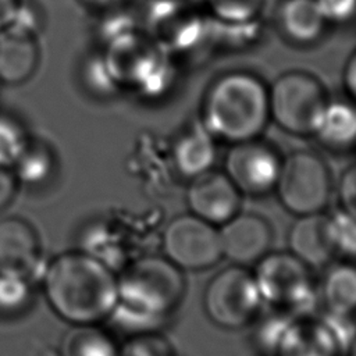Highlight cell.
<instances>
[{
    "label": "cell",
    "mask_w": 356,
    "mask_h": 356,
    "mask_svg": "<svg viewBox=\"0 0 356 356\" xmlns=\"http://www.w3.org/2000/svg\"><path fill=\"white\" fill-rule=\"evenodd\" d=\"M334 192L338 196L341 210L356 220V163L341 174Z\"/></svg>",
    "instance_id": "obj_28"
},
{
    "label": "cell",
    "mask_w": 356,
    "mask_h": 356,
    "mask_svg": "<svg viewBox=\"0 0 356 356\" xmlns=\"http://www.w3.org/2000/svg\"><path fill=\"white\" fill-rule=\"evenodd\" d=\"M321 296L331 314L356 312V267L349 263L331 266L321 282Z\"/></svg>",
    "instance_id": "obj_20"
},
{
    "label": "cell",
    "mask_w": 356,
    "mask_h": 356,
    "mask_svg": "<svg viewBox=\"0 0 356 356\" xmlns=\"http://www.w3.org/2000/svg\"><path fill=\"white\" fill-rule=\"evenodd\" d=\"M167 56L145 32L131 29L107 40L102 67L114 86L154 96L168 82Z\"/></svg>",
    "instance_id": "obj_4"
},
{
    "label": "cell",
    "mask_w": 356,
    "mask_h": 356,
    "mask_svg": "<svg viewBox=\"0 0 356 356\" xmlns=\"http://www.w3.org/2000/svg\"><path fill=\"white\" fill-rule=\"evenodd\" d=\"M18 182L38 185L43 182L51 172L53 156L49 146L42 140H28L11 165Z\"/></svg>",
    "instance_id": "obj_22"
},
{
    "label": "cell",
    "mask_w": 356,
    "mask_h": 356,
    "mask_svg": "<svg viewBox=\"0 0 356 356\" xmlns=\"http://www.w3.org/2000/svg\"><path fill=\"white\" fill-rule=\"evenodd\" d=\"M242 197L225 172L217 168L191 179L186 191L189 213L216 227L241 211Z\"/></svg>",
    "instance_id": "obj_13"
},
{
    "label": "cell",
    "mask_w": 356,
    "mask_h": 356,
    "mask_svg": "<svg viewBox=\"0 0 356 356\" xmlns=\"http://www.w3.org/2000/svg\"><path fill=\"white\" fill-rule=\"evenodd\" d=\"M186 1H189V3H192V4H195V6L203 4V0H186Z\"/></svg>",
    "instance_id": "obj_35"
},
{
    "label": "cell",
    "mask_w": 356,
    "mask_h": 356,
    "mask_svg": "<svg viewBox=\"0 0 356 356\" xmlns=\"http://www.w3.org/2000/svg\"><path fill=\"white\" fill-rule=\"evenodd\" d=\"M331 102L323 81L305 70H289L268 85L270 120L284 132L313 138Z\"/></svg>",
    "instance_id": "obj_5"
},
{
    "label": "cell",
    "mask_w": 356,
    "mask_h": 356,
    "mask_svg": "<svg viewBox=\"0 0 356 356\" xmlns=\"http://www.w3.org/2000/svg\"><path fill=\"white\" fill-rule=\"evenodd\" d=\"M186 0H152L145 15V33L167 54L186 51L207 33L206 18Z\"/></svg>",
    "instance_id": "obj_11"
},
{
    "label": "cell",
    "mask_w": 356,
    "mask_h": 356,
    "mask_svg": "<svg viewBox=\"0 0 356 356\" xmlns=\"http://www.w3.org/2000/svg\"><path fill=\"white\" fill-rule=\"evenodd\" d=\"M261 303L253 273L236 264L218 271L207 282L203 295L209 318L228 330L249 324L256 317Z\"/></svg>",
    "instance_id": "obj_7"
},
{
    "label": "cell",
    "mask_w": 356,
    "mask_h": 356,
    "mask_svg": "<svg viewBox=\"0 0 356 356\" xmlns=\"http://www.w3.org/2000/svg\"><path fill=\"white\" fill-rule=\"evenodd\" d=\"M39 280L49 307L70 325L100 324L115 307V271L83 249L46 260Z\"/></svg>",
    "instance_id": "obj_1"
},
{
    "label": "cell",
    "mask_w": 356,
    "mask_h": 356,
    "mask_svg": "<svg viewBox=\"0 0 356 356\" xmlns=\"http://www.w3.org/2000/svg\"><path fill=\"white\" fill-rule=\"evenodd\" d=\"M96 4H100V6H110V4H114V3H118L121 0H90Z\"/></svg>",
    "instance_id": "obj_34"
},
{
    "label": "cell",
    "mask_w": 356,
    "mask_h": 356,
    "mask_svg": "<svg viewBox=\"0 0 356 356\" xmlns=\"http://www.w3.org/2000/svg\"><path fill=\"white\" fill-rule=\"evenodd\" d=\"M163 250L178 268L204 270L222 257L218 227L192 213L174 217L163 234Z\"/></svg>",
    "instance_id": "obj_10"
},
{
    "label": "cell",
    "mask_w": 356,
    "mask_h": 356,
    "mask_svg": "<svg viewBox=\"0 0 356 356\" xmlns=\"http://www.w3.org/2000/svg\"><path fill=\"white\" fill-rule=\"evenodd\" d=\"M120 356H174L164 339L147 334H136L120 346Z\"/></svg>",
    "instance_id": "obj_27"
},
{
    "label": "cell",
    "mask_w": 356,
    "mask_h": 356,
    "mask_svg": "<svg viewBox=\"0 0 356 356\" xmlns=\"http://www.w3.org/2000/svg\"><path fill=\"white\" fill-rule=\"evenodd\" d=\"M29 138L18 118L0 113V164L13 165Z\"/></svg>",
    "instance_id": "obj_24"
},
{
    "label": "cell",
    "mask_w": 356,
    "mask_h": 356,
    "mask_svg": "<svg viewBox=\"0 0 356 356\" xmlns=\"http://www.w3.org/2000/svg\"><path fill=\"white\" fill-rule=\"evenodd\" d=\"M222 257L236 266L254 264L270 250L273 231L268 221L254 213L239 211L220 225Z\"/></svg>",
    "instance_id": "obj_14"
},
{
    "label": "cell",
    "mask_w": 356,
    "mask_h": 356,
    "mask_svg": "<svg viewBox=\"0 0 356 356\" xmlns=\"http://www.w3.org/2000/svg\"><path fill=\"white\" fill-rule=\"evenodd\" d=\"M288 245L306 266L327 264L335 256L328 214L299 216L288 232Z\"/></svg>",
    "instance_id": "obj_18"
},
{
    "label": "cell",
    "mask_w": 356,
    "mask_h": 356,
    "mask_svg": "<svg viewBox=\"0 0 356 356\" xmlns=\"http://www.w3.org/2000/svg\"><path fill=\"white\" fill-rule=\"evenodd\" d=\"M44 250L36 228L22 217L0 218V274L39 280Z\"/></svg>",
    "instance_id": "obj_12"
},
{
    "label": "cell",
    "mask_w": 356,
    "mask_h": 356,
    "mask_svg": "<svg viewBox=\"0 0 356 356\" xmlns=\"http://www.w3.org/2000/svg\"><path fill=\"white\" fill-rule=\"evenodd\" d=\"M21 7V0H0V28L14 22Z\"/></svg>",
    "instance_id": "obj_32"
},
{
    "label": "cell",
    "mask_w": 356,
    "mask_h": 356,
    "mask_svg": "<svg viewBox=\"0 0 356 356\" xmlns=\"http://www.w3.org/2000/svg\"><path fill=\"white\" fill-rule=\"evenodd\" d=\"M253 273L261 300L278 309H306L314 298L309 266L291 252L267 253Z\"/></svg>",
    "instance_id": "obj_8"
},
{
    "label": "cell",
    "mask_w": 356,
    "mask_h": 356,
    "mask_svg": "<svg viewBox=\"0 0 356 356\" xmlns=\"http://www.w3.org/2000/svg\"><path fill=\"white\" fill-rule=\"evenodd\" d=\"M217 143L199 120L182 128L171 146L177 174L191 181L213 170L217 161Z\"/></svg>",
    "instance_id": "obj_17"
},
{
    "label": "cell",
    "mask_w": 356,
    "mask_h": 356,
    "mask_svg": "<svg viewBox=\"0 0 356 356\" xmlns=\"http://www.w3.org/2000/svg\"><path fill=\"white\" fill-rule=\"evenodd\" d=\"M335 256H356V220L342 210L328 214Z\"/></svg>",
    "instance_id": "obj_26"
},
{
    "label": "cell",
    "mask_w": 356,
    "mask_h": 356,
    "mask_svg": "<svg viewBox=\"0 0 356 356\" xmlns=\"http://www.w3.org/2000/svg\"><path fill=\"white\" fill-rule=\"evenodd\" d=\"M327 22L342 24L355 18L356 0H317Z\"/></svg>",
    "instance_id": "obj_29"
},
{
    "label": "cell",
    "mask_w": 356,
    "mask_h": 356,
    "mask_svg": "<svg viewBox=\"0 0 356 356\" xmlns=\"http://www.w3.org/2000/svg\"><path fill=\"white\" fill-rule=\"evenodd\" d=\"M348 356H356V334H355V337L352 338V341L349 342V346H348Z\"/></svg>",
    "instance_id": "obj_33"
},
{
    "label": "cell",
    "mask_w": 356,
    "mask_h": 356,
    "mask_svg": "<svg viewBox=\"0 0 356 356\" xmlns=\"http://www.w3.org/2000/svg\"><path fill=\"white\" fill-rule=\"evenodd\" d=\"M313 138L332 153L355 152L356 104L349 99L331 100Z\"/></svg>",
    "instance_id": "obj_19"
},
{
    "label": "cell",
    "mask_w": 356,
    "mask_h": 356,
    "mask_svg": "<svg viewBox=\"0 0 356 356\" xmlns=\"http://www.w3.org/2000/svg\"><path fill=\"white\" fill-rule=\"evenodd\" d=\"M39 47L29 24L19 19L0 28V82L21 85L36 71Z\"/></svg>",
    "instance_id": "obj_15"
},
{
    "label": "cell",
    "mask_w": 356,
    "mask_h": 356,
    "mask_svg": "<svg viewBox=\"0 0 356 356\" xmlns=\"http://www.w3.org/2000/svg\"><path fill=\"white\" fill-rule=\"evenodd\" d=\"M60 356H120V346L100 324L71 325L63 337Z\"/></svg>",
    "instance_id": "obj_21"
},
{
    "label": "cell",
    "mask_w": 356,
    "mask_h": 356,
    "mask_svg": "<svg viewBox=\"0 0 356 356\" xmlns=\"http://www.w3.org/2000/svg\"><path fill=\"white\" fill-rule=\"evenodd\" d=\"M335 185L327 161L314 150L298 149L282 157L274 192L296 217L323 213Z\"/></svg>",
    "instance_id": "obj_6"
},
{
    "label": "cell",
    "mask_w": 356,
    "mask_h": 356,
    "mask_svg": "<svg viewBox=\"0 0 356 356\" xmlns=\"http://www.w3.org/2000/svg\"><path fill=\"white\" fill-rule=\"evenodd\" d=\"M342 86L346 93V99L356 104V49L352 50L343 64Z\"/></svg>",
    "instance_id": "obj_31"
},
{
    "label": "cell",
    "mask_w": 356,
    "mask_h": 356,
    "mask_svg": "<svg viewBox=\"0 0 356 356\" xmlns=\"http://www.w3.org/2000/svg\"><path fill=\"white\" fill-rule=\"evenodd\" d=\"M355 152H356V149H355Z\"/></svg>",
    "instance_id": "obj_36"
},
{
    "label": "cell",
    "mask_w": 356,
    "mask_h": 356,
    "mask_svg": "<svg viewBox=\"0 0 356 356\" xmlns=\"http://www.w3.org/2000/svg\"><path fill=\"white\" fill-rule=\"evenodd\" d=\"M181 268L165 257L143 256L117 274V303L108 320L136 334L157 328L184 295Z\"/></svg>",
    "instance_id": "obj_2"
},
{
    "label": "cell",
    "mask_w": 356,
    "mask_h": 356,
    "mask_svg": "<svg viewBox=\"0 0 356 356\" xmlns=\"http://www.w3.org/2000/svg\"><path fill=\"white\" fill-rule=\"evenodd\" d=\"M18 179L10 165L0 164V211L14 199L18 188Z\"/></svg>",
    "instance_id": "obj_30"
},
{
    "label": "cell",
    "mask_w": 356,
    "mask_h": 356,
    "mask_svg": "<svg viewBox=\"0 0 356 356\" xmlns=\"http://www.w3.org/2000/svg\"><path fill=\"white\" fill-rule=\"evenodd\" d=\"M282 156L278 149L261 139L229 145L222 157V171L242 196L261 197L274 192Z\"/></svg>",
    "instance_id": "obj_9"
},
{
    "label": "cell",
    "mask_w": 356,
    "mask_h": 356,
    "mask_svg": "<svg viewBox=\"0 0 356 356\" xmlns=\"http://www.w3.org/2000/svg\"><path fill=\"white\" fill-rule=\"evenodd\" d=\"M209 18L220 22H249L261 17L266 0H203Z\"/></svg>",
    "instance_id": "obj_23"
},
{
    "label": "cell",
    "mask_w": 356,
    "mask_h": 356,
    "mask_svg": "<svg viewBox=\"0 0 356 356\" xmlns=\"http://www.w3.org/2000/svg\"><path fill=\"white\" fill-rule=\"evenodd\" d=\"M32 282L15 277L0 274V313L13 314L25 309L31 300Z\"/></svg>",
    "instance_id": "obj_25"
},
{
    "label": "cell",
    "mask_w": 356,
    "mask_h": 356,
    "mask_svg": "<svg viewBox=\"0 0 356 356\" xmlns=\"http://www.w3.org/2000/svg\"><path fill=\"white\" fill-rule=\"evenodd\" d=\"M330 24L317 0H281L275 11V28L280 36L296 47L318 43Z\"/></svg>",
    "instance_id": "obj_16"
},
{
    "label": "cell",
    "mask_w": 356,
    "mask_h": 356,
    "mask_svg": "<svg viewBox=\"0 0 356 356\" xmlns=\"http://www.w3.org/2000/svg\"><path fill=\"white\" fill-rule=\"evenodd\" d=\"M199 121L217 142L227 145L261 138L271 121L268 85L246 70L217 75L203 93Z\"/></svg>",
    "instance_id": "obj_3"
}]
</instances>
